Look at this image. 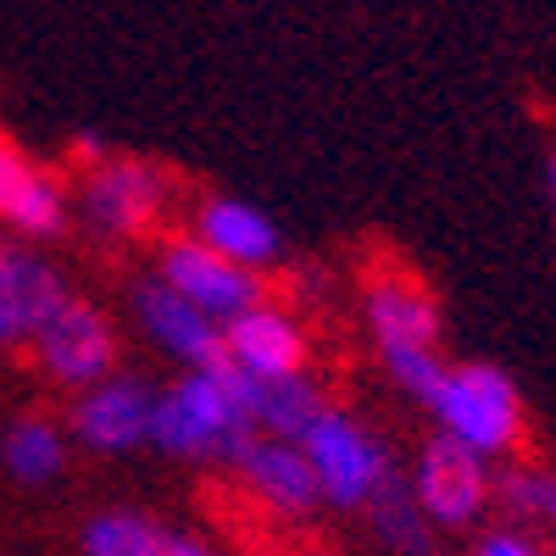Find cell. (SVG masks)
I'll return each instance as SVG.
<instances>
[{
    "label": "cell",
    "mask_w": 556,
    "mask_h": 556,
    "mask_svg": "<svg viewBox=\"0 0 556 556\" xmlns=\"http://www.w3.org/2000/svg\"><path fill=\"white\" fill-rule=\"evenodd\" d=\"M440 417V434L462 440L468 451L490 456H518L523 451V395L518 384L490 362H462L451 367V379L440 384V395L429 401Z\"/></svg>",
    "instance_id": "cell-1"
},
{
    "label": "cell",
    "mask_w": 556,
    "mask_h": 556,
    "mask_svg": "<svg viewBox=\"0 0 556 556\" xmlns=\"http://www.w3.org/2000/svg\"><path fill=\"white\" fill-rule=\"evenodd\" d=\"M301 440H306V462H312L323 495H334L340 506H367L374 490L390 479L384 451L367 440L351 417H340V412H323Z\"/></svg>",
    "instance_id": "cell-2"
},
{
    "label": "cell",
    "mask_w": 556,
    "mask_h": 556,
    "mask_svg": "<svg viewBox=\"0 0 556 556\" xmlns=\"http://www.w3.org/2000/svg\"><path fill=\"white\" fill-rule=\"evenodd\" d=\"M367 323L384 345H440V301L434 290L395 256H374L362 267Z\"/></svg>",
    "instance_id": "cell-3"
},
{
    "label": "cell",
    "mask_w": 556,
    "mask_h": 556,
    "mask_svg": "<svg viewBox=\"0 0 556 556\" xmlns=\"http://www.w3.org/2000/svg\"><path fill=\"white\" fill-rule=\"evenodd\" d=\"M495 495V479L484 468V456L468 451L451 434H434L424 445V468H417V506H424L429 523L462 529L484 513V501Z\"/></svg>",
    "instance_id": "cell-4"
},
{
    "label": "cell",
    "mask_w": 556,
    "mask_h": 556,
    "mask_svg": "<svg viewBox=\"0 0 556 556\" xmlns=\"http://www.w3.org/2000/svg\"><path fill=\"white\" fill-rule=\"evenodd\" d=\"M84 206L112 235L146 240V235H156L162 206H167V173L151 162H134V156H117V162L101 156L96 173L84 178Z\"/></svg>",
    "instance_id": "cell-5"
},
{
    "label": "cell",
    "mask_w": 556,
    "mask_h": 556,
    "mask_svg": "<svg viewBox=\"0 0 556 556\" xmlns=\"http://www.w3.org/2000/svg\"><path fill=\"white\" fill-rule=\"evenodd\" d=\"M162 273H167V285H173L184 301H190V306L217 312V317H240V312H251V306L267 301V285H262L251 267L228 262V256H217L212 245L184 240V235L167 240Z\"/></svg>",
    "instance_id": "cell-6"
},
{
    "label": "cell",
    "mask_w": 556,
    "mask_h": 556,
    "mask_svg": "<svg viewBox=\"0 0 556 556\" xmlns=\"http://www.w3.org/2000/svg\"><path fill=\"white\" fill-rule=\"evenodd\" d=\"M34 351H39V367L56 384H89V379L112 374L117 334H112V323L96 306H84V301L67 295L51 317H45V329L34 334Z\"/></svg>",
    "instance_id": "cell-7"
},
{
    "label": "cell",
    "mask_w": 556,
    "mask_h": 556,
    "mask_svg": "<svg viewBox=\"0 0 556 556\" xmlns=\"http://www.w3.org/2000/svg\"><path fill=\"white\" fill-rule=\"evenodd\" d=\"M139 312H146L151 334H156L167 351L190 356L201 374H228V367H240L235 351H228V334H217L212 323H206V312L190 306L173 285H146V290H139Z\"/></svg>",
    "instance_id": "cell-8"
},
{
    "label": "cell",
    "mask_w": 556,
    "mask_h": 556,
    "mask_svg": "<svg viewBox=\"0 0 556 556\" xmlns=\"http://www.w3.org/2000/svg\"><path fill=\"white\" fill-rule=\"evenodd\" d=\"M212 379L240 401V412L251 417V424H267L273 434H285V440L306 434L317 417L329 412L306 379H251L245 367H228V374H212Z\"/></svg>",
    "instance_id": "cell-9"
},
{
    "label": "cell",
    "mask_w": 556,
    "mask_h": 556,
    "mask_svg": "<svg viewBox=\"0 0 556 556\" xmlns=\"http://www.w3.org/2000/svg\"><path fill=\"white\" fill-rule=\"evenodd\" d=\"M228 351H235V362L251 379H301L306 367V345L295 334V323L273 306L240 312L235 329H228Z\"/></svg>",
    "instance_id": "cell-10"
},
{
    "label": "cell",
    "mask_w": 556,
    "mask_h": 556,
    "mask_svg": "<svg viewBox=\"0 0 556 556\" xmlns=\"http://www.w3.org/2000/svg\"><path fill=\"white\" fill-rule=\"evenodd\" d=\"M0 217L23 235H56L62 228V190L56 178H45L17 139L0 134Z\"/></svg>",
    "instance_id": "cell-11"
},
{
    "label": "cell",
    "mask_w": 556,
    "mask_h": 556,
    "mask_svg": "<svg viewBox=\"0 0 556 556\" xmlns=\"http://www.w3.org/2000/svg\"><path fill=\"white\" fill-rule=\"evenodd\" d=\"M151 395L139 384H96L78 406H73V429L84 445H101V451H123L134 440L151 434Z\"/></svg>",
    "instance_id": "cell-12"
},
{
    "label": "cell",
    "mask_w": 556,
    "mask_h": 556,
    "mask_svg": "<svg viewBox=\"0 0 556 556\" xmlns=\"http://www.w3.org/2000/svg\"><path fill=\"white\" fill-rule=\"evenodd\" d=\"M240 468H245V490L262 495L267 506H278V513H290V518L312 513L317 495H323L306 451H290V445H278V440L273 445H251L240 456Z\"/></svg>",
    "instance_id": "cell-13"
},
{
    "label": "cell",
    "mask_w": 556,
    "mask_h": 556,
    "mask_svg": "<svg viewBox=\"0 0 556 556\" xmlns=\"http://www.w3.org/2000/svg\"><path fill=\"white\" fill-rule=\"evenodd\" d=\"M201 245H212L217 256L240 262V267H262V262L278 256L273 223L256 217V212L240 206V201H223V195H212V201L201 206Z\"/></svg>",
    "instance_id": "cell-14"
},
{
    "label": "cell",
    "mask_w": 556,
    "mask_h": 556,
    "mask_svg": "<svg viewBox=\"0 0 556 556\" xmlns=\"http://www.w3.org/2000/svg\"><path fill=\"white\" fill-rule=\"evenodd\" d=\"M374 523H379V534L401 551V556H429V518H424V506H417V495L390 473L379 490H374Z\"/></svg>",
    "instance_id": "cell-15"
},
{
    "label": "cell",
    "mask_w": 556,
    "mask_h": 556,
    "mask_svg": "<svg viewBox=\"0 0 556 556\" xmlns=\"http://www.w3.org/2000/svg\"><path fill=\"white\" fill-rule=\"evenodd\" d=\"M7 462H12V473L28 479V484L51 479V473L62 468V440H56V429L45 424V417H23V424L12 429V440H7Z\"/></svg>",
    "instance_id": "cell-16"
},
{
    "label": "cell",
    "mask_w": 556,
    "mask_h": 556,
    "mask_svg": "<svg viewBox=\"0 0 556 556\" xmlns=\"http://www.w3.org/2000/svg\"><path fill=\"white\" fill-rule=\"evenodd\" d=\"M162 540L167 534L156 523L128 518V513H112L101 523H89V534H84L89 556H162Z\"/></svg>",
    "instance_id": "cell-17"
},
{
    "label": "cell",
    "mask_w": 556,
    "mask_h": 556,
    "mask_svg": "<svg viewBox=\"0 0 556 556\" xmlns=\"http://www.w3.org/2000/svg\"><path fill=\"white\" fill-rule=\"evenodd\" d=\"M495 495L513 506L518 518H534L556 534V473L545 468H513V473H501L495 479Z\"/></svg>",
    "instance_id": "cell-18"
},
{
    "label": "cell",
    "mask_w": 556,
    "mask_h": 556,
    "mask_svg": "<svg viewBox=\"0 0 556 556\" xmlns=\"http://www.w3.org/2000/svg\"><path fill=\"white\" fill-rule=\"evenodd\" d=\"M384 362H390V374H395L412 395H424V401H434L440 384L451 379V367H445V356H440L434 345H384Z\"/></svg>",
    "instance_id": "cell-19"
},
{
    "label": "cell",
    "mask_w": 556,
    "mask_h": 556,
    "mask_svg": "<svg viewBox=\"0 0 556 556\" xmlns=\"http://www.w3.org/2000/svg\"><path fill=\"white\" fill-rule=\"evenodd\" d=\"M473 556H540V551H534L523 534H506V529H501V534H484Z\"/></svg>",
    "instance_id": "cell-20"
},
{
    "label": "cell",
    "mask_w": 556,
    "mask_h": 556,
    "mask_svg": "<svg viewBox=\"0 0 556 556\" xmlns=\"http://www.w3.org/2000/svg\"><path fill=\"white\" fill-rule=\"evenodd\" d=\"M162 556H206V551H201L195 540H173V534H167V540H162Z\"/></svg>",
    "instance_id": "cell-21"
},
{
    "label": "cell",
    "mask_w": 556,
    "mask_h": 556,
    "mask_svg": "<svg viewBox=\"0 0 556 556\" xmlns=\"http://www.w3.org/2000/svg\"><path fill=\"white\" fill-rule=\"evenodd\" d=\"M545 201H551V223H556V151L545 156Z\"/></svg>",
    "instance_id": "cell-22"
},
{
    "label": "cell",
    "mask_w": 556,
    "mask_h": 556,
    "mask_svg": "<svg viewBox=\"0 0 556 556\" xmlns=\"http://www.w3.org/2000/svg\"><path fill=\"white\" fill-rule=\"evenodd\" d=\"M0 334H7V329H0Z\"/></svg>",
    "instance_id": "cell-23"
}]
</instances>
